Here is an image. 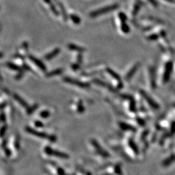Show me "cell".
<instances>
[{
  "instance_id": "1",
  "label": "cell",
  "mask_w": 175,
  "mask_h": 175,
  "mask_svg": "<svg viewBox=\"0 0 175 175\" xmlns=\"http://www.w3.org/2000/svg\"><path fill=\"white\" fill-rule=\"evenodd\" d=\"M118 7V5L116 4L112 5H108L105 7L102 8V9H98V10H94L92 12H91L90 16L91 18H95L99 16H102V15L104 14H107L109 12L112 11V10H115Z\"/></svg>"
},
{
  "instance_id": "2",
  "label": "cell",
  "mask_w": 175,
  "mask_h": 175,
  "mask_svg": "<svg viewBox=\"0 0 175 175\" xmlns=\"http://www.w3.org/2000/svg\"><path fill=\"white\" fill-rule=\"evenodd\" d=\"M26 130L28 133L32 134V135H33V136H37V137H40V138L47 139L50 140L51 142H55L56 139H57L56 136H53V135H48V134H45V133L37 131V130H34V129H32V128H29V127H27Z\"/></svg>"
},
{
  "instance_id": "3",
  "label": "cell",
  "mask_w": 175,
  "mask_h": 175,
  "mask_svg": "<svg viewBox=\"0 0 175 175\" xmlns=\"http://www.w3.org/2000/svg\"><path fill=\"white\" fill-rule=\"evenodd\" d=\"M44 152L50 156H54L56 157H59L62 159H68L69 156L64 152H62L60 151H57L55 150H52L50 147H46L44 149Z\"/></svg>"
},
{
  "instance_id": "4",
  "label": "cell",
  "mask_w": 175,
  "mask_h": 175,
  "mask_svg": "<svg viewBox=\"0 0 175 175\" xmlns=\"http://www.w3.org/2000/svg\"><path fill=\"white\" fill-rule=\"evenodd\" d=\"M64 80L66 82L69 84H71L75 85V86H77L78 87L82 88H86L89 87V85L86 83H84L82 82H80L79 80H76V79H72V78L69 77H65L64 79Z\"/></svg>"
},
{
  "instance_id": "5",
  "label": "cell",
  "mask_w": 175,
  "mask_h": 175,
  "mask_svg": "<svg viewBox=\"0 0 175 175\" xmlns=\"http://www.w3.org/2000/svg\"><path fill=\"white\" fill-rule=\"evenodd\" d=\"M29 58H30V59L31 60V61H32V62H34V64H36V66H38L42 71H44V72L46 71V67H45V66L44 65V63L41 61L40 60H39L38 58H36V57H34V56H30Z\"/></svg>"
},
{
  "instance_id": "6",
  "label": "cell",
  "mask_w": 175,
  "mask_h": 175,
  "mask_svg": "<svg viewBox=\"0 0 175 175\" xmlns=\"http://www.w3.org/2000/svg\"><path fill=\"white\" fill-rule=\"evenodd\" d=\"M60 48H56L54 50H52L50 52H49L48 54H47L44 57L45 60H51L53 58L57 57L59 53H60Z\"/></svg>"
},
{
  "instance_id": "7",
  "label": "cell",
  "mask_w": 175,
  "mask_h": 175,
  "mask_svg": "<svg viewBox=\"0 0 175 175\" xmlns=\"http://www.w3.org/2000/svg\"><path fill=\"white\" fill-rule=\"evenodd\" d=\"M139 67V64H135V66H134L132 67V68L129 71V72L127 73V75L125 77V79L127 80H128L129 79H131L133 77V75H134V73H136V72L137 70V68Z\"/></svg>"
},
{
  "instance_id": "8",
  "label": "cell",
  "mask_w": 175,
  "mask_h": 175,
  "mask_svg": "<svg viewBox=\"0 0 175 175\" xmlns=\"http://www.w3.org/2000/svg\"><path fill=\"white\" fill-rule=\"evenodd\" d=\"M67 47L69 49L72 50V51H77L79 52H82L85 51V49H84L83 47H82L80 46H78V45H75V44H69L67 45Z\"/></svg>"
},
{
  "instance_id": "9",
  "label": "cell",
  "mask_w": 175,
  "mask_h": 175,
  "mask_svg": "<svg viewBox=\"0 0 175 175\" xmlns=\"http://www.w3.org/2000/svg\"><path fill=\"white\" fill-rule=\"evenodd\" d=\"M63 70L62 69H55L52 72H50L49 73H47V77H54V76L58 75H60L62 73Z\"/></svg>"
},
{
  "instance_id": "10",
  "label": "cell",
  "mask_w": 175,
  "mask_h": 175,
  "mask_svg": "<svg viewBox=\"0 0 175 175\" xmlns=\"http://www.w3.org/2000/svg\"><path fill=\"white\" fill-rule=\"evenodd\" d=\"M107 72H108V73H109V74L113 78H114V79H116V80H120V77L119 76V75L117 74L116 72L113 71V69H110V68H107Z\"/></svg>"
},
{
  "instance_id": "11",
  "label": "cell",
  "mask_w": 175,
  "mask_h": 175,
  "mask_svg": "<svg viewBox=\"0 0 175 175\" xmlns=\"http://www.w3.org/2000/svg\"><path fill=\"white\" fill-rule=\"evenodd\" d=\"M14 98L16 99V101H18L19 102V103L21 105H22V107H25V108H27L28 107V104L26 103V102H25V101L24 100H23V99H22L21 97H20L18 95H14Z\"/></svg>"
},
{
  "instance_id": "12",
  "label": "cell",
  "mask_w": 175,
  "mask_h": 175,
  "mask_svg": "<svg viewBox=\"0 0 175 175\" xmlns=\"http://www.w3.org/2000/svg\"><path fill=\"white\" fill-rule=\"evenodd\" d=\"M70 19L72 20V21H73L74 23H77V24H79V23H80V18L78 17L77 16H76V15H70Z\"/></svg>"
},
{
  "instance_id": "13",
  "label": "cell",
  "mask_w": 175,
  "mask_h": 175,
  "mask_svg": "<svg viewBox=\"0 0 175 175\" xmlns=\"http://www.w3.org/2000/svg\"><path fill=\"white\" fill-rule=\"evenodd\" d=\"M50 115V112L47 110H44L40 113V116L42 118H47Z\"/></svg>"
},
{
  "instance_id": "14",
  "label": "cell",
  "mask_w": 175,
  "mask_h": 175,
  "mask_svg": "<svg viewBox=\"0 0 175 175\" xmlns=\"http://www.w3.org/2000/svg\"><path fill=\"white\" fill-rule=\"evenodd\" d=\"M84 111V108L83 107V104L82 103L81 101H80V102H79L77 104V112L79 113H83Z\"/></svg>"
},
{
  "instance_id": "15",
  "label": "cell",
  "mask_w": 175,
  "mask_h": 175,
  "mask_svg": "<svg viewBox=\"0 0 175 175\" xmlns=\"http://www.w3.org/2000/svg\"><path fill=\"white\" fill-rule=\"evenodd\" d=\"M119 126L121 127V128L124 129V130H132V127H130L128 125L125 124V123H120Z\"/></svg>"
},
{
  "instance_id": "16",
  "label": "cell",
  "mask_w": 175,
  "mask_h": 175,
  "mask_svg": "<svg viewBox=\"0 0 175 175\" xmlns=\"http://www.w3.org/2000/svg\"><path fill=\"white\" fill-rule=\"evenodd\" d=\"M121 29H122V31L123 32H126V33L128 32V31H129V28H128V25L125 23V22H123V23L122 26H121Z\"/></svg>"
},
{
  "instance_id": "17",
  "label": "cell",
  "mask_w": 175,
  "mask_h": 175,
  "mask_svg": "<svg viewBox=\"0 0 175 175\" xmlns=\"http://www.w3.org/2000/svg\"><path fill=\"white\" fill-rule=\"evenodd\" d=\"M37 108H38V105L37 104H35V105H34L32 107L29 108V109H28V111H27V114H31L32 113L34 112V111L37 109Z\"/></svg>"
},
{
  "instance_id": "18",
  "label": "cell",
  "mask_w": 175,
  "mask_h": 175,
  "mask_svg": "<svg viewBox=\"0 0 175 175\" xmlns=\"http://www.w3.org/2000/svg\"><path fill=\"white\" fill-rule=\"evenodd\" d=\"M34 125H35V127H38V128H42V127H44V124H43L42 123L40 122V121H35Z\"/></svg>"
},
{
  "instance_id": "19",
  "label": "cell",
  "mask_w": 175,
  "mask_h": 175,
  "mask_svg": "<svg viewBox=\"0 0 175 175\" xmlns=\"http://www.w3.org/2000/svg\"><path fill=\"white\" fill-rule=\"evenodd\" d=\"M115 172H116L117 174H121V168H120L119 165H116V166H115Z\"/></svg>"
},
{
  "instance_id": "20",
  "label": "cell",
  "mask_w": 175,
  "mask_h": 175,
  "mask_svg": "<svg viewBox=\"0 0 175 175\" xmlns=\"http://www.w3.org/2000/svg\"><path fill=\"white\" fill-rule=\"evenodd\" d=\"M57 172H58V174L59 175H64L65 174V172H64V171L63 170V169H62L61 168L58 167V169H57Z\"/></svg>"
}]
</instances>
